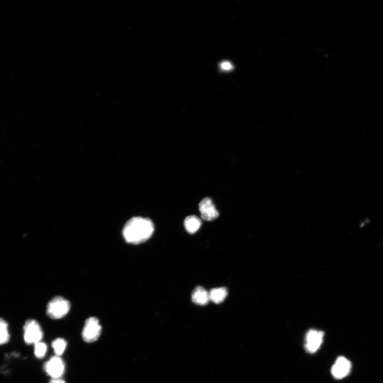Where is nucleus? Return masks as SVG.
<instances>
[{"label": "nucleus", "mask_w": 383, "mask_h": 383, "mask_svg": "<svg viewBox=\"0 0 383 383\" xmlns=\"http://www.w3.org/2000/svg\"><path fill=\"white\" fill-rule=\"evenodd\" d=\"M154 231V225L150 219L136 217L125 225L123 234L128 243L138 245L149 239Z\"/></svg>", "instance_id": "nucleus-1"}, {"label": "nucleus", "mask_w": 383, "mask_h": 383, "mask_svg": "<svg viewBox=\"0 0 383 383\" xmlns=\"http://www.w3.org/2000/svg\"><path fill=\"white\" fill-rule=\"evenodd\" d=\"M69 302L61 296H56L52 299L47 306L46 313L53 319H59L65 317L69 311Z\"/></svg>", "instance_id": "nucleus-2"}, {"label": "nucleus", "mask_w": 383, "mask_h": 383, "mask_svg": "<svg viewBox=\"0 0 383 383\" xmlns=\"http://www.w3.org/2000/svg\"><path fill=\"white\" fill-rule=\"evenodd\" d=\"M23 339L27 345H35L42 341L43 332L42 327L34 319L27 320L23 327Z\"/></svg>", "instance_id": "nucleus-3"}, {"label": "nucleus", "mask_w": 383, "mask_h": 383, "mask_svg": "<svg viewBox=\"0 0 383 383\" xmlns=\"http://www.w3.org/2000/svg\"><path fill=\"white\" fill-rule=\"evenodd\" d=\"M102 327L99 319L96 317H90L86 320L82 333V338L85 342H95L100 337Z\"/></svg>", "instance_id": "nucleus-4"}, {"label": "nucleus", "mask_w": 383, "mask_h": 383, "mask_svg": "<svg viewBox=\"0 0 383 383\" xmlns=\"http://www.w3.org/2000/svg\"><path fill=\"white\" fill-rule=\"evenodd\" d=\"M44 370L52 379H60L64 374L65 364L60 357L55 356L44 364Z\"/></svg>", "instance_id": "nucleus-5"}, {"label": "nucleus", "mask_w": 383, "mask_h": 383, "mask_svg": "<svg viewBox=\"0 0 383 383\" xmlns=\"http://www.w3.org/2000/svg\"><path fill=\"white\" fill-rule=\"evenodd\" d=\"M324 332L310 330L306 334L304 349L309 354H314L321 346L323 342Z\"/></svg>", "instance_id": "nucleus-6"}, {"label": "nucleus", "mask_w": 383, "mask_h": 383, "mask_svg": "<svg viewBox=\"0 0 383 383\" xmlns=\"http://www.w3.org/2000/svg\"><path fill=\"white\" fill-rule=\"evenodd\" d=\"M352 368L351 363L345 357H339L331 369L335 379L341 380L348 377Z\"/></svg>", "instance_id": "nucleus-7"}, {"label": "nucleus", "mask_w": 383, "mask_h": 383, "mask_svg": "<svg viewBox=\"0 0 383 383\" xmlns=\"http://www.w3.org/2000/svg\"><path fill=\"white\" fill-rule=\"evenodd\" d=\"M199 210L201 218L206 221H213L219 216V213L212 200L209 198L203 199L200 202Z\"/></svg>", "instance_id": "nucleus-8"}, {"label": "nucleus", "mask_w": 383, "mask_h": 383, "mask_svg": "<svg viewBox=\"0 0 383 383\" xmlns=\"http://www.w3.org/2000/svg\"><path fill=\"white\" fill-rule=\"evenodd\" d=\"M193 302L200 306H205L209 301V293L201 286L195 288L192 294Z\"/></svg>", "instance_id": "nucleus-9"}, {"label": "nucleus", "mask_w": 383, "mask_h": 383, "mask_svg": "<svg viewBox=\"0 0 383 383\" xmlns=\"http://www.w3.org/2000/svg\"><path fill=\"white\" fill-rule=\"evenodd\" d=\"M201 224L200 219L195 216L187 217L184 221L186 230L191 234L196 233L200 228Z\"/></svg>", "instance_id": "nucleus-10"}, {"label": "nucleus", "mask_w": 383, "mask_h": 383, "mask_svg": "<svg viewBox=\"0 0 383 383\" xmlns=\"http://www.w3.org/2000/svg\"><path fill=\"white\" fill-rule=\"evenodd\" d=\"M210 300L216 304L223 302L228 295V291L225 287L215 288L209 292Z\"/></svg>", "instance_id": "nucleus-11"}, {"label": "nucleus", "mask_w": 383, "mask_h": 383, "mask_svg": "<svg viewBox=\"0 0 383 383\" xmlns=\"http://www.w3.org/2000/svg\"><path fill=\"white\" fill-rule=\"evenodd\" d=\"M9 339L8 324L5 320L0 318V346L5 345L9 342Z\"/></svg>", "instance_id": "nucleus-12"}, {"label": "nucleus", "mask_w": 383, "mask_h": 383, "mask_svg": "<svg viewBox=\"0 0 383 383\" xmlns=\"http://www.w3.org/2000/svg\"><path fill=\"white\" fill-rule=\"evenodd\" d=\"M67 346V343L62 338H58L52 342V347L56 356L60 357L64 353Z\"/></svg>", "instance_id": "nucleus-13"}, {"label": "nucleus", "mask_w": 383, "mask_h": 383, "mask_svg": "<svg viewBox=\"0 0 383 383\" xmlns=\"http://www.w3.org/2000/svg\"><path fill=\"white\" fill-rule=\"evenodd\" d=\"M34 348V354L36 358L41 359L45 357L46 354L47 346L42 341L35 344Z\"/></svg>", "instance_id": "nucleus-14"}, {"label": "nucleus", "mask_w": 383, "mask_h": 383, "mask_svg": "<svg viewBox=\"0 0 383 383\" xmlns=\"http://www.w3.org/2000/svg\"><path fill=\"white\" fill-rule=\"evenodd\" d=\"M221 67L225 70H230L232 68L231 64L228 62H223L221 65Z\"/></svg>", "instance_id": "nucleus-15"}, {"label": "nucleus", "mask_w": 383, "mask_h": 383, "mask_svg": "<svg viewBox=\"0 0 383 383\" xmlns=\"http://www.w3.org/2000/svg\"><path fill=\"white\" fill-rule=\"evenodd\" d=\"M50 383H66V382L60 378V379H52L50 381Z\"/></svg>", "instance_id": "nucleus-16"}]
</instances>
